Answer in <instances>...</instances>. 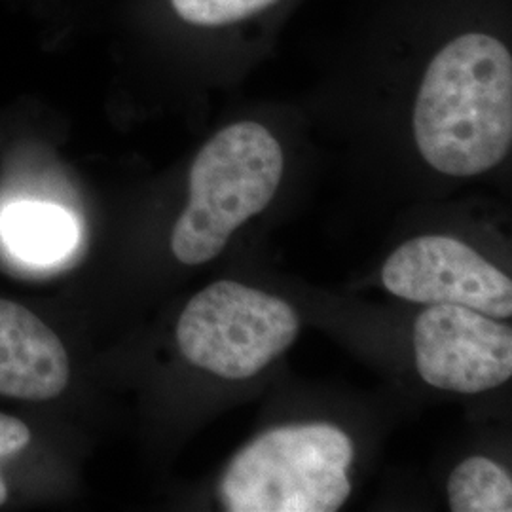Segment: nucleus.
I'll list each match as a JSON object with an SVG mask.
<instances>
[{
	"label": "nucleus",
	"mask_w": 512,
	"mask_h": 512,
	"mask_svg": "<svg viewBox=\"0 0 512 512\" xmlns=\"http://www.w3.org/2000/svg\"><path fill=\"white\" fill-rule=\"evenodd\" d=\"M423 160L450 177L501 164L512 143V57L503 40L469 31L427 65L412 116Z\"/></svg>",
	"instance_id": "f257e3e1"
},
{
	"label": "nucleus",
	"mask_w": 512,
	"mask_h": 512,
	"mask_svg": "<svg viewBox=\"0 0 512 512\" xmlns=\"http://www.w3.org/2000/svg\"><path fill=\"white\" fill-rule=\"evenodd\" d=\"M283 175V150L274 133L238 122L207 141L190 169V200L171 234V251L188 266L224 251L241 224L274 200Z\"/></svg>",
	"instance_id": "f03ea898"
},
{
	"label": "nucleus",
	"mask_w": 512,
	"mask_h": 512,
	"mask_svg": "<svg viewBox=\"0 0 512 512\" xmlns=\"http://www.w3.org/2000/svg\"><path fill=\"white\" fill-rule=\"evenodd\" d=\"M353 440L329 423L272 429L234 456L220 480L230 512H334L351 494Z\"/></svg>",
	"instance_id": "7ed1b4c3"
},
{
	"label": "nucleus",
	"mask_w": 512,
	"mask_h": 512,
	"mask_svg": "<svg viewBox=\"0 0 512 512\" xmlns=\"http://www.w3.org/2000/svg\"><path fill=\"white\" fill-rule=\"evenodd\" d=\"M298 329L291 304L224 279L186 304L177 342L192 365L224 380H247L291 348Z\"/></svg>",
	"instance_id": "20e7f679"
},
{
	"label": "nucleus",
	"mask_w": 512,
	"mask_h": 512,
	"mask_svg": "<svg viewBox=\"0 0 512 512\" xmlns=\"http://www.w3.org/2000/svg\"><path fill=\"white\" fill-rule=\"evenodd\" d=\"M382 281L389 293L416 304L465 306L501 321L511 319V277L459 239L406 241L387 258Z\"/></svg>",
	"instance_id": "39448f33"
},
{
	"label": "nucleus",
	"mask_w": 512,
	"mask_h": 512,
	"mask_svg": "<svg viewBox=\"0 0 512 512\" xmlns=\"http://www.w3.org/2000/svg\"><path fill=\"white\" fill-rule=\"evenodd\" d=\"M414 357L425 384L475 395L511 380L512 330L480 311L435 304L414 323Z\"/></svg>",
	"instance_id": "423d86ee"
},
{
	"label": "nucleus",
	"mask_w": 512,
	"mask_h": 512,
	"mask_svg": "<svg viewBox=\"0 0 512 512\" xmlns=\"http://www.w3.org/2000/svg\"><path fill=\"white\" fill-rule=\"evenodd\" d=\"M69 376V357L54 330L33 311L0 298V395L54 399Z\"/></svg>",
	"instance_id": "0eeeda50"
},
{
	"label": "nucleus",
	"mask_w": 512,
	"mask_h": 512,
	"mask_svg": "<svg viewBox=\"0 0 512 512\" xmlns=\"http://www.w3.org/2000/svg\"><path fill=\"white\" fill-rule=\"evenodd\" d=\"M0 232L8 249L31 264H54L73 251V217L50 203L19 202L4 209Z\"/></svg>",
	"instance_id": "6e6552de"
},
{
	"label": "nucleus",
	"mask_w": 512,
	"mask_h": 512,
	"mask_svg": "<svg viewBox=\"0 0 512 512\" xmlns=\"http://www.w3.org/2000/svg\"><path fill=\"white\" fill-rule=\"evenodd\" d=\"M448 501L454 512H511V475L492 459H465L450 475Z\"/></svg>",
	"instance_id": "1a4fd4ad"
},
{
	"label": "nucleus",
	"mask_w": 512,
	"mask_h": 512,
	"mask_svg": "<svg viewBox=\"0 0 512 512\" xmlns=\"http://www.w3.org/2000/svg\"><path fill=\"white\" fill-rule=\"evenodd\" d=\"M279 0H171L179 18L196 27H226L274 6Z\"/></svg>",
	"instance_id": "9d476101"
},
{
	"label": "nucleus",
	"mask_w": 512,
	"mask_h": 512,
	"mask_svg": "<svg viewBox=\"0 0 512 512\" xmlns=\"http://www.w3.org/2000/svg\"><path fill=\"white\" fill-rule=\"evenodd\" d=\"M29 440L31 431L23 421L0 414V458L16 454L29 444Z\"/></svg>",
	"instance_id": "9b49d317"
},
{
	"label": "nucleus",
	"mask_w": 512,
	"mask_h": 512,
	"mask_svg": "<svg viewBox=\"0 0 512 512\" xmlns=\"http://www.w3.org/2000/svg\"><path fill=\"white\" fill-rule=\"evenodd\" d=\"M6 497H8V492H6V484L2 482V478H0V505L6 501Z\"/></svg>",
	"instance_id": "f8f14e48"
}]
</instances>
